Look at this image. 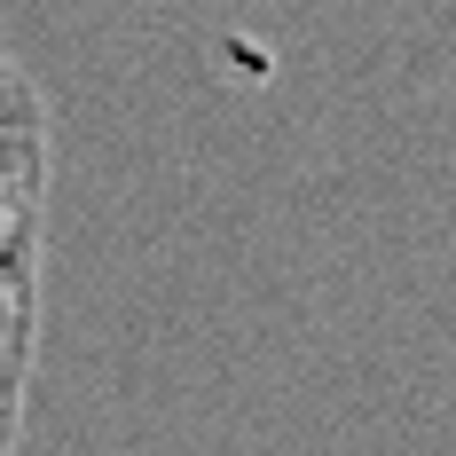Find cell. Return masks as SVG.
I'll return each instance as SVG.
<instances>
[{"instance_id": "1", "label": "cell", "mask_w": 456, "mask_h": 456, "mask_svg": "<svg viewBox=\"0 0 456 456\" xmlns=\"http://www.w3.org/2000/svg\"><path fill=\"white\" fill-rule=\"evenodd\" d=\"M32 362H40V228L0 244V456L24 441Z\"/></svg>"}, {"instance_id": "2", "label": "cell", "mask_w": 456, "mask_h": 456, "mask_svg": "<svg viewBox=\"0 0 456 456\" xmlns=\"http://www.w3.org/2000/svg\"><path fill=\"white\" fill-rule=\"evenodd\" d=\"M47 205V102L32 71L0 47V244L40 228Z\"/></svg>"}]
</instances>
